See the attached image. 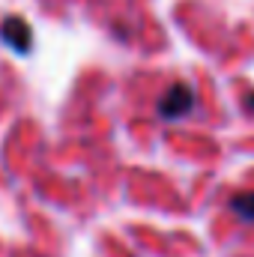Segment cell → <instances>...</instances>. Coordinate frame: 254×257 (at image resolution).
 Returning a JSON list of instances; mask_svg holds the SVG:
<instances>
[{"mask_svg":"<svg viewBox=\"0 0 254 257\" xmlns=\"http://www.w3.org/2000/svg\"><path fill=\"white\" fill-rule=\"evenodd\" d=\"M0 39H3L12 51H18V54H30V48H33L30 24H27L24 18H18V15H12V18L3 21V27H0Z\"/></svg>","mask_w":254,"mask_h":257,"instance_id":"7a4b0ae2","label":"cell"},{"mask_svg":"<svg viewBox=\"0 0 254 257\" xmlns=\"http://www.w3.org/2000/svg\"><path fill=\"white\" fill-rule=\"evenodd\" d=\"M194 108V93L189 84H174L165 90V96L159 99V114L168 120H180Z\"/></svg>","mask_w":254,"mask_h":257,"instance_id":"6da1fadb","label":"cell"},{"mask_svg":"<svg viewBox=\"0 0 254 257\" xmlns=\"http://www.w3.org/2000/svg\"><path fill=\"white\" fill-rule=\"evenodd\" d=\"M248 108H251V111H254V93H251V96H248Z\"/></svg>","mask_w":254,"mask_h":257,"instance_id":"277c9868","label":"cell"},{"mask_svg":"<svg viewBox=\"0 0 254 257\" xmlns=\"http://www.w3.org/2000/svg\"><path fill=\"white\" fill-rule=\"evenodd\" d=\"M233 209H236L245 221H254V192L236 194V197H233Z\"/></svg>","mask_w":254,"mask_h":257,"instance_id":"3957f363","label":"cell"}]
</instances>
